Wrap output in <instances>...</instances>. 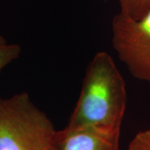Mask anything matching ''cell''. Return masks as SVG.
Listing matches in <instances>:
<instances>
[{
  "instance_id": "3",
  "label": "cell",
  "mask_w": 150,
  "mask_h": 150,
  "mask_svg": "<svg viewBox=\"0 0 150 150\" xmlns=\"http://www.w3.org/2000/svg\"><path fill=\"white\" fill-rule=\"evenodd\" d=\"M112 44L134 78L150 82V11L138 20L116 14L112 21Z\"/></svg>"
},
{
  "instance_id": "4",
  "label": "cell",
  "mask_w": 150,
  "mask_h": 150,
  "mask_svg": "<svg viewBox=\"0 0 150 150\" xmlns=\"http://www.w3.org/2000/svg\"><path fill=\"white\" fill-rule=\"evenodd\" d=\"M121 129L69 127L58 130L62 150H119Z\"/></svg>"
},
{
  "instance_id": "6",
  "label": "cell",
  "mask_w": 150,
  "mask_h": 150,
  "mask_svg": "<svg viewBox=\"0 0 150 150\" xmlns=\"http://www.w3.org/2000/svg\"><path fill=\"white\" fill-rule=\"evenodd\" d=\"M21 52L22 48L18 44L8 43L0 34V74L5 67L19 57Z\"/></svg>"
},
{
  "instance_id": "2",
  "label": "cell",
  "mask_w": 150,
  "mask_h": 150,
  "mask_svg": "<svg viewBox=\"0 0 150 150\" xmlns=\"http://www.w3.org/2000/svg\"><path fill=\"white\" fill-rule=\"evenodd\" d=\"M0 150H62L58 130L27 93L0 96Z\"/></svg>"
},
{
  "instance_id": "5",
  "label": "cell",
  "mask_w": 150,
  "mask_h": 150,
  "mask_svg": "<svg viewBox=\"0 0 150 150\" xmlns=\"http://www.w3.org/2000/svg\"><path fill=\"white\" fill-rule=\"evenodd\" d=\"M120 13L132 19L138 20L150 11V0H118Z\"/></svg>"
},
{
  "instance_id": "1",
  "label": "cell",
  "mask_w": 150,
  "mask_h": 150,
  "mask_svg": "<svg viewBox=\"0 0 150 150\" xmlns=\"http://www.w3.org/2000/svg\"><path fill=\"white\" fill-rule=\"evenodd\" d=\"M127 103L126 86L112 58L97 53L87 67L69 127L121 129Z\"/></svg>"
},
{
  "instance_id": "8",
  "label": "cell",
  "mask_w": 150,
  "mask_h": 150,
  "mask_svg": "<svg viewBox=\"0 0 150 150\" xmlns=\"http://www.w3.org/2000/svg\"><path fill=\"white\" fill-rule=\"evenodd\" d=\"M102 1H103V2H106V1H108V0H102Z\"/></svg>"
},
{
  "instance_id": "7",
  "label": "cell",
  "mask_w": 150,
  "mask_h": 150,
  "mask_svg": "<svg viewBox=\"0 0 150 150\" xmlns=\"http://www.w3.org/2000/svg\"><path fill=\"white\" fill-rule=\"evenodd\" d=\"M129 150H150V129L136 134L129 144Z\"/></svg>"
}]
</instances>
